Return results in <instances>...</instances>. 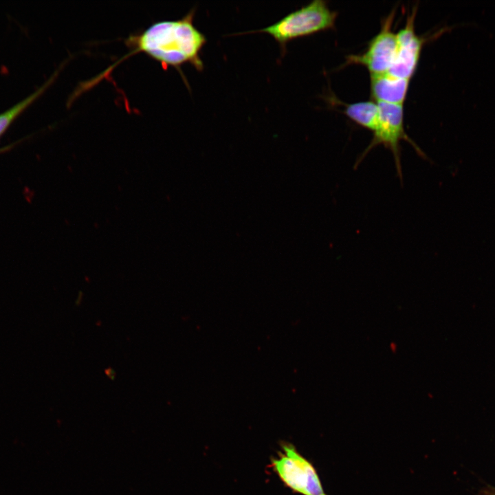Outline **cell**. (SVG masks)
<instances>
[{"mask_svg":"<svg viewBox=\"0 0 495 495\" xmlns=\"http://www.w3.org/2000/svg\"><path fill=\"white\" fill-rule=\"evenodd\" d=\"M195 12V9H192L181 19L157 21L141 32L130 34L124 40L130 51L98 76L97 80L109 75L121 60L143 52L164 67L176 69L188 85L182 66L189 63L201 72L204 63L200 55L207 41L206 36L194 25Z\"/></svg>","mask_w":495,"mask_h":495,"instance_id":"obj_1","label":"cell"},{"mask_svg":"<svg viewBox=\"0 0 495 495\" xmlns=\"http://www.w3.org/2000/svg\"><path fill=\"white\" fill-rule=\"evenodd\" d=\"M336 18V12L331 10L326 1L315 0L270 26L245 33L259 32L270 35L279 44L283 55L289 41L332 29L335 27Z\"/></svg>","mask_w":495,"mask_h":495,"instance_id":"obj_2","label":"cell"},{"mask_svg":"<svg viewBox=\"0 0 495 495\" xmlns=\"http://www.w3.org/2000/svg\"><path fill=\"white\" fill-rule=\"evenodd\" d=\"M272 466L289 488L302 495H326L316 470L292 445L283 446Z\"/></svg>","mask_w":495,"mask_h":495,"instance_id":"obj_3","label":"cell"},{"mask_svg":"<svg viewBox=\"0 0 495 495\" xmlns=\"http://www.w3.org/2000/svg\"><path fill=\"white\" fill-rule=\"evenodd\" d=\"M379 107V118L373 133V140L361 157L357 160V166L366 153L377 145L382 144L393 153L397 173L402 181V170L400 158V146L402 140L411 144L419 155L424 156L421 149L408 138L404 126L403 104H394L377 102Z\"/></svg>","mask_w":495,"mask_h":495,"instance_id":"obj_4","label":"cell"},{"mask_svg":"<svg viewBox=\"0 0 495 495\" xmlns=\"http://www.w3.org/2000/svg\"><path fill=\"white\" fill-rule=\"evenodd\" d=\"M395 11L385 19L380 31L369 42L360 54L350 55L346 64L365 67L371 75L386 73L390 69L397 50V33L392 30Z\"/></svg>","mask_w":495,"mask_h":495,"instance_id":"obj_5","label":"cell"},{"mask_svg":"<svg viewBox=\"0 0 495 495\" xmlns=\"http://www.w3.org/2000/svg\"><path fill=\"white\" fill-rule=\"evenodd\" d=\"M416 12L415 9L408 16L404 27L397 33L396 54L388 72L394 76L408 80L412 78L417 70L424 43V38L415 32Z\"/></svg>","mask_w":495,"mask_h":495,"instance_id":"obj_6","label":"cell"},{"mask_svg":"<svg viewBox=\"0 0 495 495\" xmlns=\"http://www.w3.org/2000/svg\"><path fill=\"white\" fill-rule=\"evenodd\" d=\"M410 80L394 76L389 73L371 75V94L373 101L404 104Z\"/></svg>","mask_w":495,"mask_h":495,"instance_id":"obj_7","label":"cell"},{"mask_svg":"<svg viewBox=\"0 0 495 495\" xmlns=\"http://www.w3.org/2000/svg\"><path fill=\"white\" fill-rule=\"evenodd\" d=\"M344 113L353 122L372 132L377 126L379 107L373 100L344 104Z\"/></svg>","mask_w":495,"mask_h":495,"instance_id":"obj_8","label":"cell"},{"mask_svg":"<svg viewBox=\"0 0 495 495\" xmlns=\"http://www.w3.org/2000/svg\"><path fill=\"white\" fill-rule=\"evenodd\" d=\"M51 82L52 79L30 95L0 113V136L8 129L16 118L44 92Z\"/></svg>","mask_w":495,"mask_h":495,"instance_id":"obj_9","label":"cell"},{"mask_svg":"<svg viewBox=\"0 0 495 495\" xmlns=\"http://www.w3.org/2000/svg\"><path fill=\"white\" fill-rule=\"evenodd\" d=\"M106 375L111 380H114L116 377V371L111 367L104 370Z\"/></svg>","mask_w":495,"mask_h":495,"instance_id":"obj_10","label":"cell"}]
</instances>
